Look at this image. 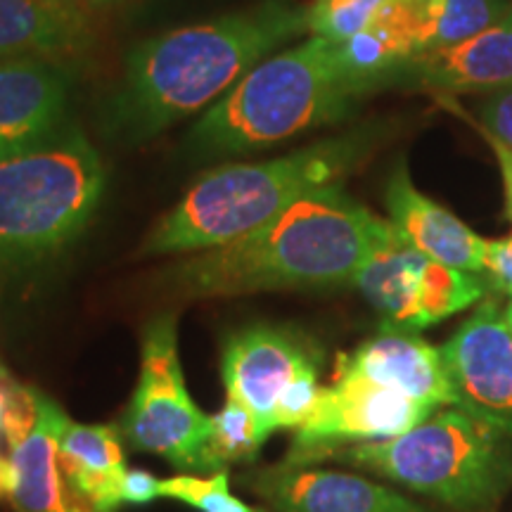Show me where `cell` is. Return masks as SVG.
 Wrapping results in <instances>:
<instances>
[{"instance_id":"9","label":"cell","mask_w":512,"mask_h":512,"mask_svg":"<svg viewBox=\"0 0 512 512\" xmlns=\"http://www.w3.org/2000/svg\"><path fill=\"white\" fill-rule=\"evenodd\" d=\"M437 408L411 399L399 389L384 387L361 375H335L320 389L318 403L287 453L285 463L309 465L330 458L347 441H387L401 437Z\"/></svg>"},{"instance_id":"15","label":"cell","mask_w":512,"mask_h":512,"mask_svg":"<svg viewBox=\"0 0 512 512\" xmlns=\"http://www.w3.org/2000/svg\"><path fill=\"white\" fill-rule=\"evenodd\" d=\"M337 375H361L432 408L453 406L441 349H434L415 332L382 330V335L339 358Z\"/></svg>"},{"instance_id":"1","label":"cell","mask_w":512,"mask_h":512,"mask_svg":"<svg viewBox=\"0 0 512 512\" xmlns=\"http://www.w3.org/2000/svg\"><path fill=\"white\" fill-rule=\"evenodd\" d=\"M394 233L342 185L299 197L271 221L166 268L162 285L183 299L354 285L368 256Z\"/></svg>"},{"instance_id":"19","label":"cell","mask_w":512,"mask_h":512,"mask_svg":"<svg viewBox=\"0 0 512 512\" xmlns=\"http://www.w3.org/2000/svg\"><path fill=\"white\" fill-rule=\"evenodd\" d=\"M86 36L76 0H0V60L72 53Z\"/></svg>"},{"instance_id":"2","label":"cell","mask_w":512,"mask_h":512,"mask_svg":"<svg viewBox=\"0 0 512 512\" xmlns=\"http://www.w3.org/2000/svg\"><path fill=\"white\" fill-rule=\"evenodd\" d=\"M299 34H306V8L268 0L143 41L128 53L107 107L110 131L128 143L159 136L209 110L256 64Z\"/></svg>"},{"instance_id":"4","label":"cell","mask_w":512,"mask_h":512,"mask_svg":"<svg viewBox=\"0 0 512 512\" xmlns=\"http://www.w3.org/2000/svg\"><path fill=\"white\" fill-rule=\"evenodd\" d=\"M373 86L351 74L339 43L311 36L283 53L268 55L190 133L202 157H238L268 150L299 133L347 117Z\"/></svg>"},{"instance_id":"24","label":"cell","mask_w":512,"mask_h":512,"mask_svg":"<svg viewBox=\"0 0 512 512\" xmlns=\"http://www.w3.org/2000/svg\"><path fill=\"white\" fill-rule=\"evenodd\" d=\"M320 396L318 366H311L287 384L275 406V430H297L316 408Z\"/></svg>"},{"instance_id":"26","label":"cell","mask_w":512,"mask_h":512,"mask_svg":"<svg viewBox=\"0 0 512 512\" xmlns=\"http://www.w3.org/2000/svg\"><path fill=\"white\" fill-rule=\"evenodd\" d=\"M484 271L489 273L491 285L512 299V238L486 242Z\"/></svg>"},{"instance_id":"20","label":"cell","mask_w":512,"mask_h":512,"mask_svg":"<svg viewBox=\"0 0 512 512\" xmlns=\"http://www.w3.org/2000/svg\"><path fill=\"white\" fill-rule=\"evenodd\" d=\"M211 425V451L221 470H228L233 463L254 460L266 441L252 411L233 396H228L219 413L211 415Z\"/></svg>"},{"instance_id":"21","label":"cell","mask_w":512,"mask_h":512,"mask_svg":"<svg viewBox=\"0 0 512 512\" xmlns=\"http://www.w3.org/2000/svg\"><path fill=\"white\" fill-rule=\"evenodd\" d=\"M387 3L389 0H313L306 5V31L344 43L368 29Z\"/></svg>"},{"instance_id":"30","label":"cell","mask_w":512,"mask_h":512,"mask_svg":"<svg viewBox=\"0 0 512 512\" xmlns=\"http://www.w3.org/2000/svg\"><path fill=\"white\" fill-rule=\"evenodd\" d=\"M12 377L0 368V430H3V420H5V411H8V399H10V389H12Z\"/></svg>"},{"instance_id":"5","label":"cell","mask_w":512,"mask_h":512,"mask_svg":"<svg viewBox=\"0 0 512 512\" xmlns=\"http://www.w3.org/2000/svg\"><path fill=\"white\" fill-rule=\"evenodd\" d=\"M330 458L458 512H491L512 484V434L460 408L430 415L401 437L342 448Z\"/></svg>"},{"instance_id":"17","label":"cell","mask_w":512,"mask_h":512,"mask_svg":"<svg viewBox=\"0 0 512 512\" xmlns=\"http://www.w3.org/2000/svg\"><path fill=\"white\" fill-rule=\"evenodd\" d=\"M401 72L413 74L432 91L470 93L498 91L512 86V8L458 46L418 55Z\"/></svg>"},{"instance_id":"25","label":"cell","mask_w":512,"mask_h":512,"mask_svg":"<svg viewBox=\"0 0 512 512\" xmlns=\"http://www.w3.org/2000/svg\"><path fill=\"white\" fill-rule=\"evenodd\" d=\"M484 133L512 150V86L489 91L479 107Z\"/></svg>"},{"instance_id":"8","label":"cell","mask_w":512,"mask_h":512,"mask_svg":"<svg viewBox=\"0 0 512 512\" xmlns=\"http://www.w3.org/2000/svg\"><path fill=\"white\" fill-rule=\"evenodd\" d=\"M394 226V223H392ZM354 285L380 313L382 330L418 332L470 309L486 285L475 273L430 259L401 238L399 230L368 256Z\"/></svg>"},{"instance_id":"12","label":"cell","mask_w":512,"mask_h":512,"mask_svg":"<svg viewBox=\"0 0 512 512\" xmlns=\"http://www.w3.org/2000/svg\"><path fill=\"white\" fill-rule=\"evenodd\" d=\"M318 363L316 347L302 332L278 325H249L226 339L221 368L228 396L245 403L268 439L275 432L280 394L302 370Z\"/></svg>"},{"instance_id":"16","label":"cell","mask_w":512,"mask_h":512,"mask_svg":"<svg viewBox=\"0 0 512 512\" xmlns=\"http://www.w3.org/2000/svg\"><path fill=\"white\" fill-rule=\"evenodd\" d=\"M389 221L408 245L439 264L458 271H484L486 242L458 216L415 188L406 166L399 164L387 183Z\"/></svg>"},{"instance_id":"7","label":"cell","mask_w":512,"mask_h":512,"mask_svg":"<svg viewBox=\"0 0 512 512\" xmlns=\"http://www.w3.org/2000/svg\"><path fill=\"white\" fill-rule=\"evenodd\" d=\"M119 430L128 446L164 458L185 475L226 472L211 451V415L197 408L185 387L176 313H159L147 320L136 392Z\"/></svg>"},{"instance_id":"6","label":"cell","mask_w":512,"mask_h":512,"mask_svg":"<svg viewBox=\"0 0 512 512\" xmlns=\"http://www.w3.org/2000/svg\"><path fill=\"white\" fill-rule=\"evenodd\" d=\"M105 166L79 131L0 159V252L38 256L72 242L98 209Z\"/></svg>"},{"instance_id":"13","label":"cell","mask_w":512,"mask_h":512,"mask_svg":"<svg viewBox=\"0 0 512 512\" xmlns=\"http://www.w3.org/2000/svg\"><path fill=\"white\" fill-rule=\"evenodd\" d=\"M242 486L266 512H430L373 479L306 465L254 470L242 477Z\"/></svg>"},{"instance_id":"18","label":"cell","mask_w":512,"mask_h":512,"mask_svg":"<svg viewBox=\"0 0 512 512\" xmlns=\"http://www.w3.org/2000/svg\"><path fill=\"white\" fill-rule=\"evenodd\" d=\"M121 430L117 425H79L64 420L57 439V465L76 494L95 512H117L126 475Z\"/></svg>"},{"instance_id":"22","label":"cell","mask_w":512,"mask_h":512,"mask_svg":"<svg viewBox=\"0 0 512 512\" xmlns=\"http://www.w3.org/2000/svg\"><path fill=\"white\" fill-rule=\"evenodd\" d=\"M510 8V0H441V17L432 50L458 46L467 38L482 34Z\"/></svg>"},{"instance_id":"27","label":"cell","mask_w":512,"mask_h":512,"mask_svg":"<svg viewBox=\"0 0 512 512\" xmlns=\"http://www.w3.org/2000/svg\"><path fill=\"white\" fill-rule=\"evenodd\" d=\"M159 498V479L147 470H126L121 482V501L131 505H147Z\"/></svg>"},{"instance_id":"31","label":"cell","mask_w":512,"mask_h":512,"mask_svg":"<svg viewBox=\"0 0 512 512\" xmlns=\"http://www.w3.org/2000/svg\"><path fill=\"white\" fill-rule=\"evenodd\" d=\"M505 313H508V320H510V328H512V299H510V306H508V311H505Z\"/></svg>"},{"instance_id":"11","label":"cell","mask_w":512,"mask_h":512,"mask_svg":"<svg viewBox=\"0 0 512 512\" xmlns=\"http://www.w3.org/2000/svg\"><path fill=\"white\" fill-rule=\"evenodd\" d=\"M453 406L512 434V328L484 302L441 347Z\"/></svg>"},{"instance_id":"3","label":"cell","mask_w":512,"mask_h":512,"mask_svg":"<svg viewBox=\"0 0 512 512\" xmlns=\"http://www.w3.org/2000/svg\"><path fill=\"white\" fill-rule=\"evenodd\" d=\"M370 147L373 133L358 131L325 138L268 162L228 164L207 171L155 223L140 254H195L238 240L299 197L342 185Z\"/></svg>"},{"instance_id":"14","label":"cell","mask_w":512,"mask_h":512,"mask_svg":"<svg viewBox=\"0 0 512 512\" xmlns=\"http://www.w3.org/2000/svg\"><path fill=\"white\" fill-rule=\"evenodd\" d=\"M69 74L53 57L0 60V159L34 150L60 131Z\"/></svg>"},{"instance_id":"29","label":"cell","mask_w":512,"mask_h":512,"mask_svg":"<svg viewBox=\"0 0 512 512\" xmlns=\"http://www.w3.org/2000/svg\"><path fill=\"white\" fill-rule=\"evenodd\" d=\"M12 486H15V470H12L10 458L0 456V498H10Z\"/></svg>"},{"instance_id":"23","label":"cell","mask_w":512,"mask_h":512,"mask_svg":"<svg viewBox=\"0 0 512 512\" xmlns=\"http://www.w3.org/2000/svg\"><path fill=\"white\" fill-rule=\"evenodd\" d=\"M159 498H174L200 512H266L230 494L228 470L211 477L176 475L159 482Z\"/></svg>"},{"instance_id":"32","label":"cell","mask_w":512,"mask_h":512,"mask_svg":"<svg viewBox=\"0 0 512 512\" xmlns=\"http://www.w3.org/2000/svg\"><path fill=\"white\" fill-rule=\"evenodd\" d=\"M91 3H110V0H91Z\"/></svg>"},{"instance_id":"10","label":"cell","mask_w":512,"mask_h":512,"mask_svg":"<svg viewBox=\"0 0 512 512\" xmlns=\"http://www.w3.org/2000/svg\"><path fill=\"white\" fill-rule=\"evenodd\" d=\"M67 418L50 396L12 382L3 434L15 470L10 501L17 512H95L57 465V439Z\"/></svg>"},{"instance_id":"28","label":"cell","mask_w":512,"mask_h":512,"mask_svg":"<svg viewBox=\"0 0 512 512\" xmlns=\"http://www.w3.org/2000/svg\"><path fill=\"white\" fill-rule=\"evenodd\" d=\"M489 145L498 159V166H501L503 190H505V214H508V219L512 221V150L501 143H496L494 138H489Z\"/></svg>"}]
</instances>
